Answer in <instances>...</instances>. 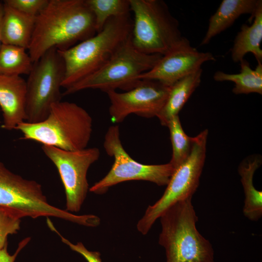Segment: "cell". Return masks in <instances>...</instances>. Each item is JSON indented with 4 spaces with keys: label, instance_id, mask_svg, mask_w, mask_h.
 <instances>
[{
    "label": "cell",
    "instance_id": "cell-1",
    "mask_svg": "<svg viewBox=\"0 0 262 262\" xmlns=\"http://www.w3.org/2000/svg\"><path fill=\"white\" fill-rule=\"evenodd\" d=\"M96 33L85 0H49L36 16L28 52L34 63L52 49H67Z\"/></svg>",
    "mask_w": 262,
    "mask_h": 262
},
{
    "label": "cell",
    "instance_id": "cell-2",
    "mask_svg": "<svg viewBox=\"0 0 262 262\" xmlns=\"http://www.w3.org/2000/svg\"><path fill=\"white\" fill-rule=\"evenodd\" d=\"M131 14L110 18L101 31L72 47L58 50L65 65V89L102 66L131 35Z\"/></svg>",
    "mask_w": 262,
    "mask_h": 262
},
{
    "label": "cell",
    "instance_id": "cell-3",
    "mask_svg": "<svg viewBox=\"0 0 262 262\" xmlns=\"http://www.w3.org/2000/svg\"><path fill=\"white\" fill-rule=\"evenodd\" d=\"M92 128V118L84 109L74 102L60 101L51 105L45 120L36 123L23 122L15 130L20 131L25 139L76 151L87 147Z\"/></svg>",
    "mask_w": 262,
    "mask_h": 262
},
{
    "label": "cell",
    "instance_id": "cell-4",
    "mask_svg": "<svg viewBox=\"0 0 262 262\" xmlns=\"http://www.w3.org/2000/svg\"><path fill=\"white\" fill-rule=\"evenodd\" d=\"M191 200L177 202L159 217V244L165 249L166 262H214L211 244L196 228L198 217Z\"/></svg>",
    "mask_w": 262,
    "mask_h": 262
},
{
    "label": "cell",
    "instance_id": "cell-5",
    "mask_svg": "<svg viewBox=\"0 0 262 262\" xmlns=\"http://www.w3.org/2000/svg\"><path fill=\"white\" fill-rule=\"evenodd\" d=\"M131 36L102 66L66 89L62 95L89 89L105 93L116 89L127 91L135 87L141 80L139 77L151 69L163 55L139 51L133 46Z\"/></svg>",
    "mask_w": 262,
    "mask_h": 262
},
{
    "label": "cell",
    "instance_id": "cell-6",
    "mask_svg": "<svg viewBox=\"0 0 262 262\" xmlns=\"http://www.w3.org/2000/svg\"><path fill=\"white\" fill-rule=\"evenodd\" d=\"M0 207L15 211L22 218L51 216L91 227L99 221L96 215H77L50 204L40 183L13 172L1 161Z\"/></svg>",
    "mask_w": 262,
    "mask_h": 262
},
{
    "label": "cell",
    "instance_id": "cell-7",
    "mask_svg": "<svg viewBox=\"0 0 262 262\" xmlns=\"http://www.w3.org/2000/svg\"><path fill=\"white\" fill-rule=\"evenodd\" d=\"M129 0L133 15L131 41L139 51L164 55L184 38L164 1Z\"/></svg>",
    "mask_w": 262,
    "mask_h": 262
},
{
    "label": "cell",
    "instance_id": "cell-8",
    "mask_svg": "<svg viewBox=\"0 0 262 262\" xmlns=\"http://www.w3.org/2000/svg\"><path fill=\"white\" fill-rule=\"evenodd\" d=\"M208 131L206 129L193 137L191 152L176 167L161 197L147 208L137 224L138 230L147 234L161 214L177 202L192 198L197 190L205 163Z\"/></svg>",
    "mask_w": 262,
    "mask_h": 262
},
{
    "label": "cell",
    "instance_id": "cell-9",
    "mask_svg": "<svg viewBox=\"0 0 262 262\" xmlns=\"http://www.w3.org/2000/svg\"><path fill=\"white\" fill-rule=\"evenodd\" d=\"M103 147L107 154L114 158L107 175L89 188L96 194L105 193L110 187L132 180L148 181L158 186L167 185L174 171L169 162L161 164H145L133 159L124 148L118 125L110 126L104 136Z\"/></svg>",
    "mask_w": 262,
    "mask_h": 262
},
{
    "label": "cell",
    "instance_id": "cell-10",
    "mask_svg": "<svg viewBox=\"0 0 262 262\" xmlns=\"http://www.w3.org/2000/svg\"><path fill=\"white\" fill-rule=\"evenodd\" d=\"M64 75V63L56 49L49 50L34 62L26 81V122L36 123L45 120L51 105L61 101Z\"/></svg>",
    "mask_w": 262,
    "mask_h": 262
},
{
    "label": "cell",
    "instance_id": "cell-11",
    "mask_svg": "<svg viewBox=\"0 0 262 262\" xmlns=\"http://www.w3.org/2000/svg\"><path fill=\"white\" fill-rule=\"evenodd\" d=\"M42 149L59 172L66 195V210L78 212L89 190L87 171L99 158V149L94 147L68 151L45 145Z\"/></svg>",
    "mask_w": 262,
    "mask_h": 262
},
{
    "label": "cell",
    "instance_id": "cell-12",
    "mask_svg": "<svg viewBox=\"0 0 262 262\" xmlns=\"http://www.w3.org/2000/svg\"><path fill=\"white\" fill-rule=\"evenodd\" d=\"M170 86L152 80H141L131 89L119 93L110 91L107 94L110 105L111 121L122 122L130 114L146 118L157 115L164 106Z\"/></svg>",
    "mask_w": 262,
    "mask_h": 262
},
{
    "label": "cell",
    "instance_id": "cell-13",
    "mask_svg": "<svg viewBox=\"0 0 262 262\" xmlns=\"http://www.w3.org/2000/svg\"><path fill=\"white\" fill-rule=\"evenodd\" d=\"M212 53L198 51L184 37L163 55L155 66L139 77V80H152L170 86L183 77L200 69L206 62L215 61Z\"/></svg>",
    "mask_w": 262,
    "mask_h": 262
},
{
    "label": "cell",
    "instance_id": "cell-14",
    "mask_svg": "<svg viewBox=\"0 0 262 262\" xmlns=\"http://www.w3.org/2000/svg\"><path fill=\"white\" fill-rule=\"evenodd\" d=\"M26 81L21 76L0 75L1 127L11 131L26 121Z\"/></svg>",
    "mask_w": 262,
    "mask_h": 262
},
{
    "label": "cell",
    "instance_id": "cell-15",
    "mask_svg": "<svg viewBox=\"0 0 262 262\" xmlns=\"http://www.w3.org/2000/svg\"><path fill=\"white\" fill-rule=\"evenodd\" d=\"M3 3L0 24L2 44L16 46L28 50L33 32L36 16L22 13Z\"/></svg>",
    "mask_w": 262,
    "mask_h": 262
},
{
    "label": "cell",
    "instance_id": "cell-16",
    "mask_svg": "<svg viewBox=\"0 0 262 262\" xmlns=\"http://www.w3.org/2000/svg\"><path fill=\"white\" fill-rule=\"evenodd\" d=\"M259 0H223L210 18L207 31L200 45L208 44L216 35L232 25L242 15L250 14L252 20Z\"/></svg>",
    "mask_w": 262,
    "mask_h": 262
},
{
    "label": "cell",
    "instance_id": "cell-17",
    "mask_svg": "<svg viewBox=\"0 0 262 262\" xmlns=\"http://www.w3.org/2000/svg\"><path fill=\"white\" fill-rule=\"evenodd\" d=\"M251 25L243 24L236 36L231 49L234 62H240L248 53L253 54L258 62L262 63V1L259 0Z\"/></svg>",
    "mask_w": 262,
    "mask_h": 262
},
{
    "label": "cell",
    "instance_id": "cell-18",
    "mask_svg": "<svg viewBox=\"0 0 262 262\" xmlns=\"http://www.w3.org/2000/svg\"><path fill=\"white\" fill-rule=\"evenodd\" d=\"M261 164L260 155L255 154L245 158L238 167L245 197L243 213L249 220L255 221L262 215V192L254 187L253 182L254 173Z\"/></svg>",
    "mask_w": 262,
    "mask_h": 262
},
{
    "label": "cell",
    "instance_id": "cell-19",
    "mask_svg": "<svg viewBox=\"0 0 262 262\" xmlns=\"http://www.w3.org/2000/svg\"><path fill=\"white\" fill-rule=\"evenodd\" d=\"M202 73V69L200 68L170 86L165 103L157 116L163 126L167 127L169 120L178 115L191 95L199 85Z\"/></svg>",
    "mask_w": 262,
    "mask_h": 262
},
{
    "label": "cell",
    "instance_id": "cell-20",
    "mask_svg": "<svg viewBox=\"0 0 262 262\" xmlns=\"http://www.w3.org/2000/svg\"><path fill=\"white\" fill-rule=\"evenodd\" d=\"M241 70L238 74H228L216 71L213 79L217 82L230 81L234 82L232 92L236 94H248L252 93L262 94V64L258 62L254 70L245 59L240 62Z\"/></svg>",
    "mask_w": 262,
    "mask_h": 262
},
{
    "label": "cell",
    "instance_id": "cell-21",
    "mask_svg": "<svg viewBox=\"0 0 262 262\" xmlns=\"http://www.w3.org/2000/svg\"><path fill=\"white\" fill-rule=\"evenodd\" d=\"M27 50L16 46L2 44L0 48V75H28L34 63Z\"/></svg>",
    "mask_w": 262,
    "mask_h": 262
},
{
    "label": "cell",
    "instance_id": "cell-22",
    "mask_svg": "<svg viewBox=\"0 0 262 262\" xmlns=\"http://www.w3.org/2000/svg\"><path fill=\"white\" fill-rule=\"evenodd\" d=\"M93 14L96 33L102 30L111 18L131 14L129 0H85Z\"/></svg>",
    "mask_w": 262,
    "mask_h": 262
},
{
    "label": "cell",
    "instance_id": "cell-23",
    "mask_svg": "<svg viewBox=\"0 0 262 262\" xmlns=\"http://www.w3.org/2000/svg\"><path fill=\"white\" fill-rule=\"evenodd\" d=\"M167 127L172 147V158L169 163L175 168L189 156L192 147L193 137H189L184 131L179 115L173 117Z\"/></svg>",
    "mask_w": 262,
    "mask_h": 262
},
{
    "label": "cell",
    "instance_id": "cell-24",
    "mask_svg": "<svg viewBox=\"0 0 262 262\" xmlns=\"http://www.w3.org/2000/svg\"><path fill=\"white\" fill-rule=\"evenodd\" d=\"M22 217L11 209L0 207V250L7 244V237L17 233Z\"/></svg>",
    "mask_w": 262,
    "mask_h": 262
},
{
    "label": "cell",
    "instance_id": "cell-25",
    "mask_svg": "<svg viewBox=\"0 0 262 262\" xmlns=\"http://www.w3.org/2000/svg\"><path fill=\"white\" fill-rule=\"evenodd\" d=\"M47 222L49 229L59 236L63 243L72 250L80 254L87 262H102L99 252L89 250L82 242H78L75 244L71 243L59 233L49 218L47 219Z\"/></svg>",
    "mask_w": 262,
    "mask_h": 262
},
{
    "label": "cell",
    "instance_id": "cell-26",
    "mask_svg": "<svg viewBox=\"0 0 262 262\" xmlns=\"http://www.w3.org/2000/svg\"><path fill=\"white\" fill-rule=\"evenodd\" d=\"M49 0H5L3 2L25 14L36 16Z\"/></svg>",
    "mask_w": 262,
    "mask_h": 262
},
{
    "label": "cell",
    "instance_id": "cell-27",
    "mask_svg": "<svg viewBox=\"0 0 262 262\" xmlns=\"http://www.w3.org/2000/svg\"><path fill=\"white\" fill-rule=\"evenodd\" d=\"M30 239L31 238L30 237H27L20 241L18 245L16 251L12 255L8 253L7 244H6L0 250V262H15L19 252L30 242Z\"/></svg>",
    "mask_w": 262,
    "mask_h": 262
},
{
    "label": "cell",
    "instance_id": "cell-28",
    "mask_svg": "<svg viewBox=\"0 0 262 262\" xmlns=\"http://www.w3.org/2000/svg\"><path fill=\"white\" fill-rule=\"evenodd\" d=\"M3 2H0V24L1 18L3 15ZM2 45L1 37H0V48Z\"/></svg>",
    "mask_w": 262,
    "mask_h": 262
}]
</instances>
